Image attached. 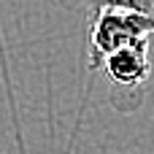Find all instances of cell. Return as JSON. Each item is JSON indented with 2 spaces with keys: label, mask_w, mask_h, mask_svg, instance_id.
Returning <instances> with one entry per match:
<instances>
[{
  "label": "cell",
  "mask_w": 154,
  "mask_h": 154,
  "mask_svg": "<svg viewBox=\"0 0 154 154\" xmlns=\"http://www.w3.org/2000/svg\"><path fill=\"white\" fill-rule=\"evenodd\" d=\"M81 3H84V11L89 19L103 8H125V11L143 14L154 22V0H81Z\"/></svg>",
  "instance_id": "3957f363"
},
{
  "label": "cell",
  "mask_w": 154,
  "mask_h": 154,
  "mask_svg": "<svg viewBox=\"0 0 154 154\" xmlns=\"http://www.w3.org/2000/svg\"><path fill=\"white\" fill-rule=\"evenodd\" d=\"M106 76V81L111 84V103L114 108H119L122 97L125 100V111H135L143 100V87L152 76V54H149V43H138V46H127L119 49L114 54H108L100 65H97Z\"/></svg>",
  "instance_id": "7a4b0ae2"
},
{
  "label": "cell",
  "mask_w": 154,
  "mask_h": 154,
  "mask_svg": "<svg viewBox=\"0 0 154 154\" xmlns=\"http://www.w3.org/2000/svg\"><path fill=\"white\" fill-rule=\"evenodd\" d=\"M154 32V22L143 14L125 8H103L89 19V65L97 68L108 54L149 43Z\"/></svg>",
  "instance_id": "6da1fadb"
}]
</instances>
